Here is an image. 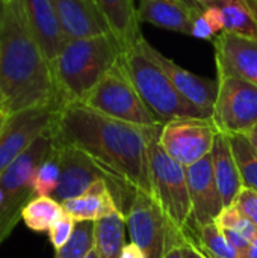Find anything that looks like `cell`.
<instances>
[{"mask_svg": "<svg viewBox=\"0 0 257 258\" xmlns=\"http://www.w3.org/2000/svg\"><path fill=\"white\" fill-rule=\"evenodd\" d=\"M197 8L186 0H138L136 14L139 23H148L161 29L191 35Z\"/></svg>", "mask_w": 257, "mask_h": 258, "instance_id": "e0dca14e", "label": "cell"}, {"mask_svg": "<svg viewBox=\"0 0 257 258\" xmlns=\"http://www.w3.org/2000/svg\"><path fill=\"white\" fill-rule=\"evenodd\" d=\"M221 230V228H220ZM223 231V234H224V237L227 239V242L230 243V246H233L236 251H238V254H239V257H241V254H244L248 248H250V240L248 239H245L242 234H239L238 231H235V230H221Z\"/></svg>", "mask_w": 257, "mask_h": 258, "instance_id": "4dcf8cb0", "label": "cell"}, {"mask_svg": "<svg viewBox=\"0 0 257 258\" xmlns=\"http://www.w3.org/2000/svg\"><path fill=\"white\" fill-rule=\"evenodd\" d=\"M126 218L114 213L95 222V248L100 258H120L126 246Z\"/></svg>", "mask_w": 257, "mask_h": 258, "instance_id": "7402d4cb", "label": "cell"}, {"mask_svg": "<svg viewBox=\"0 0 257 258\" xmlns=\"http://www.w3.org/2000/svg\"><path fill=\"white\" fill-rule=\"evenodd\" d=\"M195 17L191 26V36L203 41H215L224 32V17L221 9L215 5L197 6Z\"/></svg>", "mask_w": 257, "mask_h": 258, "instance_id": "d4e9b609", "label": "cell"}, {"mask_svg": "<svg viewBox=\"0 0 257 258\" xmlns=\"http://www.w3.org/2000/svg\"><path fill=\"white\" fill-rule=\"evenodd\" d=\"M20 2L24 9L29 27L52 65L58 57L59 51L62 50V47L65 45V42L68 41L61 27L53 0H20Z\"/></svg>", "mask_w": 257, "mask_h": 258, "instance_id": "9a60e30c", "label": "cell"}, {"mask_svg": "<svg viewBox=\"0 0 257 258\" xmlns=\"http://www.w3.org/2000/svg\"><path fill=\"white\" fill-rule=\"evenodd\" d=\"M161 127L153 125L148 135V159L150 175L155 190V198L180 230L191 219V198L186 180V168L171 159L159 142Z\"/></svg>", "mask_w": 257, "mask_h": 258, "instance_id": "8992f818", "label": "cell"}, {"mask_svg": "<svg viewBox=\"0 0 257 258\" xmlns=\"http://www.w3.org/2000/svg\"><path fill=\"white\" fill-rule=\"evenodd\" d=\"M218 74H229L257 85V39L223 32L215 41Z\"/></svg>", "mask_w": 257, "mask_h": 258, "instance_id": "4fadbf2b", "label": "cell"}, {"mask_svg": "<svg viewBox=\"0 0 257 258\" xmlns=\"http://www.w3.org/2000/svg\"><path fill=\"white\" fill-rule=\"evenodd\" d=\"M67 39L112 33L94 0H53Z\"/></svg>", "mask_w": 257, "mask_h": 258, "instance_id": "5bb4252c", "label": "cell"}, {"mask_svg": "<svg viewBox=\"0 0 257 258\" xmlns=\"http://www.w3.org/2000/svg\"><path fill=\"white\" fill-rule=\"evenodd\" d=\"M61 180V166H59V154L55 142L53 151L41 162L35 172L33 187L36 197H53L59 186Z\"/></svg>", "mask_w": 257, "mask_h": 258, "instance_id": "4316f807", "label": "cell"}, {"mask_svg": "<svg viewBox=\"0 0 257 258\" xmlns=\"http://www.w3.org/2000/svg\"><path fill=\"white\" fill-rule=\"evenodd\" d=\"M223 12L224 32L257 39V12L248 0H217Z\"/></svg>", "mask_w": 257, "mask_h": 258, "instance_id": "44dd1931", "label": "cell"}, {"mask_svg": "<svg viewBox=\"0 0 257 258\" xmlns=\"http://www.w3.org/2000/svg\"><path fill=\"white\" fill-rule=\"evenodd\" d=\"M126 225L132 243L139 246L147 258H164L185 240L183 231L171 222L159 203L141 190H135Z\"/></svg>", "mask_w": 257, "mask_h": 258, "instance_id": "ba28073f", "label": "cell"}, {"mask_svg": "<svg viewBox=\"0 0 257 258\" xmlns=\"http://www.w3.org/2000/svg\"><path fill=\"white\" fill-rule=\"evenodd\" d=\"M185 258H204L200 254V251L192 245V242L186 239V236H185Z\"/></svg>", "mask_w": 257, "mask_h": 258, "instance_id": "d6a6232c", "label": "cell"}, {"mask_svg": "<svg viewBox=\"0 0 257 258\" xmlns=\"http://www.w3.org/2000/svg\"><path fill=\"white\" fill-rule=\"evenodd\" d=\"M8 118H9V113H8L5 109L0 107V133H2V130H3V127H5V124H6V121H8Z\"/></svg>", "mask_w": 257, "mask_h": 258, "instance_id": "74e56055", "label": "cell"}, {"mask_svg": "<svg viewBox=\"0 0 257 258\" xmlns=\"http://www.w3.org/2000/svg\"><path fill=\"white\" fill-rule=\"evenodd\" d=\"M82 104L124 122L142 127L161 124L139 97L121 57L89 92Z\"/></svg>", "mask_w": 257, "mask_h": 258, "instance_id": "52a82bcc", "label": "cell"}, {"mask_svg": "<svg viewBox=\"0 0 257 258\" xmlns=\"http://www.w3.org/2000/svg\"><path fill=\"white\" fill-rule=\"evenodd\" d=\"M123 50L141 38L135 0H94Z\"/></svg>", "mask_w": 257, "mask_h": 258, "instance_id": "ffe728a7", "label": "cell"}, {"mask_svg": "<svg viewBox=\"0 0 257 258\" xmlns=\"http://www.w3.org/2000/svg\"><path fill=\"white\" fill-rule=\"evenodd\" d=\"M217 135L212 118H183L162 124L159 142L171 159L188 168L211 154Z\"/></svg>", "mask_w": 257, "mask_h": 258, "instance_id": "30bf717a", "label": "cell"}, {"mask_svg": "<svg viewBox=\"0 0 257 258\" xmlns=\"http://www.w3.org/2000/svg\"><path fill=\"white\" fill-rule=\"evenodd\" d=\"M62 209L65 213L73 216L76 222H97L114 213H121L109 187V181L106 180L94 183L91 189L86 190L83 195L64 201Z\"/></svg>", "mask_w": 257, "mask_h": 258, "instance_id": "ac0fdd59", "label": "cell"}, {"mask_svg": "<svg viewBox=\"0 0 257 258\" xmlns=\"http://www.w3.org/2000/svg\"><path fill=\"white\" fill-rule=\"evenodd\" d=\"M120 258H147L145 254L141 251L139 246H136L135 243H129L123 248L121 251V257Z\"/></svg>", "mask_w": 257, "mask_h": 258, "instance_id": "1f68e13d", "label": "cell"}, {"mask_svg": "<svg viewBox=\"0 0 257 258\" xmlns=\"http://www.w3.org/2000/svg\"><path fill=\"white\" fill-rule=\"evenodd\" d=\"M211 156H212V165H214V175H215V180H217V184L223 198V204L224 207H227L236 201L239 192L244 187L239 168L232 151L229 135L218 132Z\"/></svg>", "mask_w": 257, "mask_h": 258, "instance_id": "d6986e66", "label": "cell"}, {"mask_svg": "<svg viewBox=\"0 0 257 258\" xmlns=\"http://www.w3.org/2000/svg\"><path fill=\"white\" fill-rule=\"evenodd\" d=\"M6 3H8V0H0V36H2V29H3L5 14H6Z\"/></svg>", "mask_w": 257, "mask_h": 258, "instance_id": "d590c367", "label": "cell"}, {"mask_svg": "<svg viewBox=\"0 0 257 258\" xmlns=\"http://www.w3.org/2000/svg\"><path fill=\"white\" fill-rule=\"evenodd\" d=\"M244 187L257 190V153L245 135L229 136Z\"/></svg>", "mask_w": 257, "mask_h": 258, "instance_id": "cb8c5ba5", "label": "cell"}, {"mask_svg": "<svg viewBox=\"0 0 257 258\" xmlns=\"http://www.w3.org/2000/svg\"><path fill=\"white\" fill-rule=\"evenodd\" d=\"M53 148L55 136L52 128L0 174V246L17 227L24 207L36 198L33 187L35 172Z\"/></svg>", "mask_w": 257, "mask_h": 258, "instance_id": "5b68a950", "label": "cell"}, {"mask_svg": "<svg viewBox=\"0 0 257 258\" xmlns=\"http://www.w3.org/2000/svg\"><path fill=\"white\" fill-rule=\"evenodd\" d=\"M2 109L9 115L45 106L62 107L52 65L33 36L20 0H8L0 36Z\"/></svg>", "mask_w": 257, "mask_h": 258, "instance_id": "7a4b0ae2", "label": "cell"}, {"mask_svg": "<svg viewBox=\"0 0 257 258\" xmlns=\"http://www.w3.org/2000/svg\"><path fill=\"white\" fill-rule=\"evenodd\" d=\"M164 258H185V240H183V243L176 245Z\"/></svg>", "mask_w": 257, "mask_h": 258, "instance_id": "836d02e7", "label": "cell"}, {"mask_svg": "<svg viewBox=\"0 0 257 258\" xmlns=\"http://www.w3.org/2000/svg\"><path fill=\"white\" fill-rule=\"evenodd\" d=\"M121 53L123 47L114 33L68 39L52 63L61 104L83 103Z\"/></svg>", "mask_w": 257, "mask_h": 258, "instance_id": "3957f363", "label": "cell"}, {"mask_svg": "<svg viewBox=\"0 0 257 258\" xmlns=\"http://www.w3.org/2000/svg\"><path fill=\"white\" fill-rule=\"evenodd\" d=\"M239 258H257V248H254L253 245H250V248L244 254H241Z\"/></svg>", "mask_w": 257, "mask_h": 258, "instance_id": "8d00e7d4", "label": "cell"}, {"mask_svg": "<svg viewBox=\"0 0 257 258\" xmlns=\"http://www.w3.org/2000/svg\"><path fill=\"white\" fill-rule=\"evenodd\" d=\"M2 104H3V101H2V94H0V107H2Z\"/></svg>", "mask_w": 257, "mask_h": 258, "instance_id": "7bdbcfd3", "label": "cell"}, {"mask_svg": "<svg viewBox=\"0 0 257 258\" xmlns=\"http://www.w3.org/2000/svg\"><path fill=\"white\" fill-rule=\"evenodd\" d=\"M0 200H2V197H0Z\"/></svg>", "mask_w": 257, "mask_h": 258, "instance_id": "ee69618b", "label": "cell"}, {"mask_svg": "<svg viewBox=\"0 0 257 258\" xmlns=\"http://www.w3.org/2000/svg\"><path fill=\"white\" fill-rule=\"evenodd\" d=\"M95 246V222H76V228L70 240L59 249L55 258H85Z\"/></svg>", "mask_w": 257, "mask_h": 258, "instance_id": "484cf974", "label": "cell"}, {"mask_svg": "<svg viewBox=\"0 0 257 258\" xmlns=\"http://www.w3.org/2000/svg\"><path fill=\"white\" fill-rule=\"evenodd\" d=\"M218 95L212 121L224 135H247L257 125V85L218 74Z\"/></svg>", "mask_w": 257, "mask_h": 258, "instance_id": "9c48e42d", "label": "cell"}, {"mask_svg": "<svg viewBox=\"0 0 257 258\" xmlns=\"http://www.w3.org/2000/svg\"><path fill=\"white\" fill-rule=\"evenodd\" d=\"M74 228H76V221L73 219V216H70L68 213L64 212L61 215V218L48 230V239H50L53 248L55 249L62 248L73 236Z\"/></svg>", "mask_w": 257, "mask_h": 258, "instance_id": "f1b7e54d", "label": "cell"}, {"mask_svg": "<svg viewBox=\"0 0 257 258\" xmlns=\"http://www.w3.org/2000/svg\"><path fill=\"white\" fill-rule=\"evenodd\" d=\"M151 127L106 116L82 103H70L59 109L53 136L59 144L85 151L111 175L155 198L148 159Z\"/></svg>", "mask_w": 257, "mask_h": 258, "instance_id": "6da1fadb", "label": "cell"}, {"mask_svg": "<svg viewBox=\"0 0 257 258\" xmlns=\"http://www.w3.org/2000/svg\"><path fill=\"white\" fill-rule=\"evenodd\" d=\"M64 213L62 204L52 197H36L23 210L21 219L35 233L48 231Z\"/></svg>", "mask_w": 257, "mask_h": 258, "instance_id": "603a6c76", "label": "cell"}, {"mask_svg": "<svg viewBox=\"0 0 257 258\" xmlns=\"http://www.w3.org/2000/svg\"><path fill=\"white\" fill-rule=\"evenodd\" d=\"M247 138H248V141H250V144H251V147L254 148V151L257 153V125L251 130V132H248L247 135H245Z\"/></svg>", "mask_w": 257, "mask_h": 258, "instance_id": "e575fe53", "label": "cell"}, {"mask_svg": "<svg viewBox=\"0 0 257 258\" xmlns=\"http://www.w3.org/2000/svg\"><path fill=\"white\" fill-rule=\"evenodd\" d=\"M61 107L45 106L9 115L0 133V174L39 136L53 128Z\"/></svg>", "mask_w": 257, "mask_h": 258, "instance_id": "8fae6325", "label": "cell"}, {"mask_svg": "<svg viewBox=\"0 0 257 258\" xmlns=\"http://www.w3.org/2000/svg\"><path fill=\"white\" fill-rule=\"evenodd\" d=\"M215 224L221 230H226L227 228V230L238 231L239 234H242L250 242H251V239L254 237V234L257 233L256 224H253L247 216H244L242 212L238 209V206L235 203L223 209V212L217 218Z\"/></svg>", "mask_w": 257, "mask_h": 258, "instance_id": "83f0119b", "label": "cell"}, {"mask_svg": "<svg viewBox=\"0 0 257 258\" xmlns=\"http://www.w3.org/2000/svg\"><path fill=\"white\" fill-rule=\"evenodd\" d=\"M186 180L191 198V219L197 225L214 224L224 209L223 198L214 175L212 156L186 168Z\"/></svg>", "mask_w": 257, "mask_h": 258, "instance_id": "7c38bea8", "label": "cell"}, {"mask_svg": "<svg viewBox=\"0 0 257 258\" xmlns=\"http://www.w3.org/2000/svg\"><path fill=\"white\" fill-rule=\"evenodd\" d=\"M235 204L253 224L257 225V190L250 187H242Z\"/></svg>", "mask_w": 257, "mask_h": 258, "instance_id": "f546056e", "label": "cell"}, {"mask_svg": "<svg viewBox=\"0 0 257 258\" xmlns=\"http://www.w3.org/2000/svg\"><path fill=\"white\" fill-rule=\"evenodd\" d=\"M155 56L171 79L173 85L179 91V94L188 100L195 107L201 109L203 112L209 113L212 116L217 95H218V82L212 79H206L201 76H197L183 67L177 65L173 59L162 54L159 50L155 48Z\"/></svg>", "mask_w": 257, "mask_h": 258, "instance_id": "2e32d148", "label": "cell"}, {"mask_svg": "<svg viewBox=\"0 0 257 258\" xmlns=\"http://www.w3.org/2000/svg\"><path fill=\"white\" fill-rule=\"evenodd\" d=\"M250 243H251V245H253L254 248H257V233L254 234V237L251 239V242H250Z\"/></svg>", "mask_w": 257, "mask_h": 258, "instance_id": "60d3db41", "label": "cell"}, {"mask_svg": "<svg viewBox=\"0 0 257 258\" xmlns=\"http://www.w3.org/2000/svg\"><path fill=\"white\" fill-rule=\"evenodd\" d=\"M121 59L139 97L161 124L183 118H212L179 94L171 79L156 59L155 47L144 36L124 48Z\"/></svg>", "mask_w": 257, "mask_h": 258, "instance_id": "277c9868", "label": "cell"}, {"mask_svg": "<svg viewBox=\"0 0 257 258\" xmlns=\"http://www.w3.org/2000/svg\"><path fill=\"white\" fill-rule=\"evenodd\" d=\"M85 258H100L98 257V251H97V248L94 246V248L89 251V254H88V255H86Z\"/></svg>", "mask_w": 257, "mask_h": 258, "instance_id": "ab89813d", "label": "cell"}, {"mask_svg": "<svg viewBox=\"0 0 257 258\" xmlns=\"http://www.w3.org/2000/svg\"><path fill=\"white\" fill-rule=\"evenodd\" d=\"M248 2H250V3L253 5V8L256 9V12H257V0H248Z\"/></svg>", "mask_w": 257, "mask_h": 258, "instance_id": "b9f144b4", "label": "cell"}, {"mask_svg": "<svg viewBox=\"0 0 257 258\" xmlns=\"http://www.w3.org/2000/svg\"><path fill=\"white\" fill-rule=\"evenodd\" d=\"M197 6H204V5H211V3H214V2H217V0H192Z\"/></svg>", "mask_w": 257, "mask_h": 258, "instance_id": "f35d334b", "label": "cell"}]
</instances>
